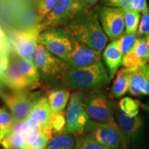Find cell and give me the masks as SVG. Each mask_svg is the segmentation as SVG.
<instances>
[{"mask_svg":"<svg viewBox=\"0 0 149 149\" xmlns=\"http://www.w3.org/2000/svg\"><path fill=\"white\" fill-rule=\"evenodd\" d=\"M64 27L78 42L102 52L109 37L104 32L95 9H84L66 20Z\"/></svg>","mask_w":149,"mask_h":149,"instance_id":"1","label":"cell"},{"mask_svg":"<svg viewBox=\"0 0 149 149\" xmlns=\"http://www.w3.org/2000/svg\"><path fill=\"white\" fill-rule=\"evenodd\" d=\"M111 78L101 61L82 68H70L65 72L62 81L75 91H84L108 86Z\"/></svg>","mask_w":149,"mask_h":149,"instance_id":"2","label":"cell"},{"mask_svg":"<svg viewBox=\"0 0 149 149\" xmlns=\"http://www.w3.org/2000/svg\"><path fill=\"white\" fill-rule=\"evenodd\" d=\"M74 38L62 26L48 27L41 31L38 37L40 43L50 53L66 61L73 50Z\"/></svg>","mask_w":149,"mask_h":149,"instance_id":"3","label":"cell"},{"mask_svg":"<svg viewBox=\"0 0 149 149\" xmlns=\"http://www.w3.org/2000/svg\"><path fill=\"white\" fill-rule=\"evenodd\" d=\"M84 107L88 116L95 122L113 124L114 104L102 89L97 88L84 93Z\"/></svg>","mask_w":149,"mask_h":149,"instance_id":"4","label":"cell"},{"mask_svg":"<svg viewBox=\"0 0 149 149\" xmlns=\"http://www.w3.org/2000/svg\"><path fill=\"white\" fill-rule=\"evenodd\" d=\"M42 93L30 91L2 93L1 97L12 113L15 122H25L35 103L42 97Z\"/></svg>","mask_w":149,"mask_h":149,"instance_id":"5","label":"cell"},{"mask_svg":"<svg viewBox=\"0 0 149 149\" xmlns=\"http://www.w3.org/2000/svg\"><path fill=\"white\" fill-rule=\"evenodd\" d=\"M85 135L111 149H126V143L117 123L108 124L91 120Z\"/></svg>","mask_w":149,"mask_h":149,"instance_id":"6","label":"cell"},{"mask_svg":"<svg viewBox=\"0 0 149 149\" xmlns=\"http://www.w3.org/2000/svg\"><path fill=\"white\" fill-rule=\"evenodd\" d=\"M84 93L83 91H76L72 93L66 111L65 133L77 137L84 134L91 121L82 104Z\"/></svg>","mask_w":149,"mask_h":149,"instance_id":"7","label":"cell"},{"mask_svg":"<svg viewBox=\"0 0 149 149\" xmlns=\"http://www.w3.org/2000/svg\"><path fill=\"white\" fill-rule=\"evenodd\" d=\"M42 30H44L43 28L39 24L31 29L15 31L10 43L17 55L34 63L38 45V37Z\"/></svg>","mask_w":149,"mask_h":149,"instance_id":"8","label":"cell"},{"mask_svg":"<svg viewBox=\"0 0 149 149\" xmlns=\"http://www.w3.org/2000/svg\"><path fill=\"white\" fill-rule=\"evenodd\" d=\"M91 5L84 0H61L51 12L42 19L41 26H61L66 20L84 9L91 8Z\"/></svg>","mask_w":149,"mask_h":149,"instance_id":"9","label":"cell"},{"mask_svg":"<svg viewBox=\"0 0 149 149\" xmlns=\"http://www.w3.org/2000/svg\"><path fill=\"white\" fill-rule=\"evenodd\" d=\"M104 32L110 40H117L124 33V10L122 8L97 6L95 8Z\"/></svg>","mask_w":149,"mask_h":149,"instance_id":"10","label":"cell"},{"mask_svg":"<svg viewBox=\"0 0 149 149\" xmlns=\"http://www.w3.org/2000/svg\"><path fill=\"white\" fill-rule=\"evenodd\" d=\"M35 63L37 69L44 76L57 77L61 80L65 72L70 68L67 61L53 56L40 43L37 45Z\"/></svg>","mask_w":149,"mask_h":149,"instance_id":"11","label":"cell"},{"mask_svg":"<svg viewBox=\"0 0 149 149\" xmlns=\"http://www.w3.org/2000/svg\"><path fill=\"white\" fill-rule=\"evenodd\" d=\"M2 81L13 91H29L37 88L21 72L15 53H10L9 64L3 74Z\"/></svg>","mask_w":149,"mask_h":149,"instance_id":"12","label":"cell"},{"mask_svg":"<svg viewBox=\"0 0 149 149\" xmlns=\"http://www.w3.org/2000/svg\"><path fill=\"white\" fill-rule=\"evenodd\" d=\"M101 54L74 39L73 50L66 61L72 68H82L101 61Z\"/></svg>","mask_w":149,"mask_h":149,"instance_id":"13","label":"cell"},{"mask_svg":"<svg viewBox=\"0 0 149 149\" xmlns=\"http://www.w3.org/2000/svg\"><path fill=\"white\" fill-rule=\"evenodd\" d=\"M149 50L146 38H138L130 51L123 56L122 64L128 69H133L149 61Z\"/></svg>","mask_w":149,"mask_h":149,"instance_id":"14","label":"cell"},{"mask_svg":"<svg viewBox=\"0 0 149 149\" xmlns=\"http://www.w3.org/2000/svg\"><path fill=\"white\" fill-rule=\"evenodd\" d=\"M116 117L121 131L126 143L134 140L137 137L142 126V120L139 116L130 117L122 110L117 111Z\"/></svg>","mask_w":149,"mask_h":149,"instance_id":"15","label":"cell"},{"mask_svg":"<svg viewBox=\"0 0 149 149\" xmlns=\"http://www.w3.org/2000/svg\"><path fill=\"white\" fill-rule=\"evenodd\" d=\"M53 117V113L50 107L48 99L42 96L35 103L28 118L36 121L40 124L42 129H51Z\"/></svg>","mask_w":149,"mask_h":149,"instance_id":"16","label":"cell"},{"mask_svg":"<svg viewBox=\"0 0 149 149\" xmlns=\"http://www.w3.org/2000/svg\"><path fill=\"white\" fill-rule=\"evenodd\" d=\"M102 56L112 79L116 74L122 63L123 55L119 44V39L113 40L108 44Z\"/></svg>","mask_w":149,"mask_h":149,"instance_id":"17","label":"cell"},{"mask_svg":"<svg viewBox=\"0 0 149 149\" xmlns=\"http://www.w3.org/2000/svg\"><path fill=\"white\" fill-rule=\"evenodd\" d=\"M69 97L70 92L67 89L56 88L48 91V101L53 114L64 111Z\"/></svg>","mask_w":149,"mask_h":149,"instance_id":"18","label":"cell"},{"mask_svg":"<svg viewBox=\"0 0 149 149\" xmlns=\"http://www.w3.org/2000/svg\"><path fill=\"white\" fill-rule=\"evenodd\" d=\"M129 75L130 70L125 67L117 71L111 90V95L113 97L120 98L128 92Z\"/></svg>","mask_w":149,"mask_h":149,"instance_id":"19","label":"cell"},{"mask_svg":"<svg viewBox=\"0 0 149 149\" xmlns=\"http://www.w3.org/2000/svg\"><path fill=\"white\" fill-rule=\"evenodd\" d=\"M42 131L39 123L32 119L28 118L24 122L21 129V137L24 144H31L36 141Z\"/></svg>","mask_w":149,"mask_h":149,"instance_id":"20","label":"cell"},{"mask_svg":"<svg viewBox=\"0 0 149 149\" xmlns=\"http://www.w3.org/2000/svg\"><path fill=\"white\" fill-rule=\"evenodd\" d=\"M15 55V59L19 68L20 70L24 75L31 82H32L33 84L36 86V87L40 86V72H39V70L37 69V66L34 64V63L22 58L17 54Z\"/></svg>","mask_w":149,"mask_h":149,"instance_id":"21","label":"cell"},{"mask_svg":"<svg viewBox=\"0 0 149 149\" xmlns=\"http://www.w3.org/2000/svg\"><path fill=\"white\" fill-rule=\"evenodd\" d=\"M75 145L74 135L62 133L52 137L48 142L47 149H75Z\"/></svg>","mask_w":149,"mask_h":149,"instance_id":"22","label":"cell"},{"mask_svg":"<svg viewBox=\"0 0 149 149\" xmlns=\"http://www.w3.org/2000/svg\"><path fill=\"white\" fill-rule=\"evenodd\" d=\"M124 10L126 33L136 34L141 19L140 13L130 9H124Z\"/></svg>","mask_w":149,"mask_h":149,"instance_id":"23","label":"cell"},{"mask_svg":"<svg viewBox=\"0 0 149 149\" xmlns=\"http://www.w3.org/2000/svg\"><path fill=\"white\" fill-rule=\"evenodd\" d=\"M141 103L139 100H135L129 97L121 99L119 102V107L122 111L130 117L137 116L139 113Z\"/></svg>","mask_w":149,"mask_h":149,"instance_id":"24","label":"cell"},{"mask_svg":"<svg viewBox=\"0 0 149 149\" xmlns=\"http://www.w3.org/2000/svg\"><path fill=\"white\" fill-rule=\"evenodd\" d=\"M0 144L4 149H23L24 146L19 133H8L0 141Z\"/></svg>","mask_w":149,"mask_h":149,"instance_id":"25","label":"cell"},{"mask_svg":"<svg viewBox=\"0 0 149 149\" xmlns=\"http://www.w3.org/2000/svg\"><path fill=\"white\" fill-rule=\"evenodd\" d=\"M13 124V116L5 109H0V141L8 133Z\"/></svg>","mask_w":149,"mask_h":149,"instance_id":"26","label":"cell"},{"mask_svg":"<svg viewBox=\"0 0 149 149\" xmlns=\"http://www.w3.org/2000/svg\"><path fill=\"white\" fill-rule=\"evenodd\" d=\"M53 134L51 129H42L37 140L31 144H24L23 149H46L48 141L53 137Z\"/></svg>","mask_w":149,"mask_h":149,"instance_id":"27","label":"cell"},{"mask_svg":"<svg viewBox=\"0 0 149 149\" xmlns=\"http://www.w3.org/2000/svg\"><path fill=\"white\" fill-rule=\"evenodd\" d=\"M75 149H111L102 145L91 138L88 135L83 134L76 139Z\"/></svg>","mask_w":149,"mask_h":149,"instance_id":"28","label":"cell"},{"mask_svg":"<svg viewBox=\"0 0 149 149\" xmlns=\"http://www.w3.org/2000/svg\"><path fill=\"white\" fill-rule=\"evenodd\" d=\"M60 1L61 0H39L37 6L39 19L42 20Z\"/></svg>","mask_w":149,"mask_h":149,"instance_id":"29","label":"cell"},{"mask_svg":"<svg viewBox=\"0 0 149 149\" xmlns=\"http://www.w3.org/2000/svg\"><path fill=\"white\" fill-rule=\"evenodd\" d=\"M66 124V115L64 111L53 114L51 122V129L54 134L65 133Z\"/></svg>","mask_w":149,"mask_h":149,"instance_id":"30","label":"cell"},{"mask_svg":"<svg viewBox=\"0 0 149 149\" xmlns=\"http://www.w3.org/2000/svg\"><path fill=\"white\" fill-rule=\"evenodd\" d=\"M137 40L138 37L136 34H128L126 33L119 38V44L123 56L125 55L133 48Z\"/></svg>","mask_w":149,"mask_h":149,"instance_id":"31","label":"cell"},{"mask_svg":"<svg viewBox=\"0 0 149 149\" xmlns=\"http://www.w3.org/2000/svg\"><path fill=\"white\" fill-rule=\"evenodd\" d=\"M149 33V10L142 14L136 35L138 38H145Z\"/></svg>","mask_w":149,"mask_h":149,"instance_id":"32","label":"cell"},{"mask_svg":"<svg viewBox=\"0 0 149 149\" xmlns=\"http://www.w3.org/2000/svg\"><path fill=\"white\" fill-rule=\"evenodd\" d=\"M131 0H102V2L106 6L122 8L123 9H130V3Z\"/></svg>","mask_w":149,"mask_h":149,"instance_id":"33","label":"cell"},{"mask_svg":"<svg viewBox=\"0 0 149 149\" xmlns=\"http://www.w3.org/2000/svg\"><path fill=\"white\" fill-rule=\"evenodd\" d=\"M130 10H133L144 14L149 10L146 0H131L130 3Z\"/></svg>","mask_w":149,"mask_h":149,"instance_id":"34","label":"cell"},{"mask_svg":"<svg viewBox=\"0 0 149 149\" xmlns=\"http://www.w3.org/2000/svg\"><path fill=\"white\" fill-rule=\"evenodd\" d=\"M0 48L8 53L12 52L10 43L1 26H0Z\"/></svg>","mask_w":149,"mask_h":149,"instance_id":"35","label":"cell"},{"mask_svg":"<svg viewBox=\"0 0 149 149\" xmlns=\"http://www.w3.org/2000/svg\"><path fill=\"white\" fill-rule=\"evenodd\" d=\"M142 95H149V80L147 81L144 89H143Z\"/></svg>","mask_w":149,"mask_h":149,"instance_id":"36","label":"cell"},{"mask_svg":"<svg viewBox=\"0 0 149 149\" xmlns=\"http://www.w3.org/2000/svg\"><path fill=\"white\" fill-rule=\"evenodd\" d=\"M86 2H87L88 3H89L90 5H94L97 2L98 0H84Z\"/></svg>","mask_w":149,"mask_h":149,"instance_id":"37","label":"cell"},{"mask_svg":"<svg viewBox=\"0 0 149 149\" xmlns=\"http://www.w3.org/2000/svg\"><path fill=\"white\" fill-rule=\"evenodd\" d=\"M3 84H4V83H3L2 79L0 78V95H1V93H3L2 90H3Z\"/></svg>","mask_w":149,"mask_h":149,"instance_id":"38","label":"cell"},{"mask_svg":"<svg viewBox=\"0 0 149 149\" xmlns=\"http://www.w3.org/2000/svg\"><path fill=\"white\" fill-rule=\"evenodd\" d=\"M145 38H146V44H147V46H148V50H149V33H148V34L146 35Z\"/></svg>","mask_w":149,"mask_h":149,"instance_id":"39","label":"cell"},{"mask_svg":"<svg viewBox=\"0 0 149 149\" xmlns=\"http://www.w3.org/2000/svg\"><path fill=\"white\" fill-rule=\"evenodd\" d=\"M141 107H142V108L144 107V109H146V110H148V111H149V102H148V105H144V106H143L142 104H141Z\"/></svg>","mask_w":149,"mask_h":149,"instance_id":"40","label":"cell"},{"mask_svg":"<svg viewBox=\"0 0 149 149\" xmlns=\"http://www.w3.org/2000/svg\"><path fill=\"white\" fill-rule=\"evenodd\" d=\"M148 59H149V56H148Z\"/></svg>","mask_w":149,"mask_h":149,"instance_id":"41","label":"cell"}]
</instances>
